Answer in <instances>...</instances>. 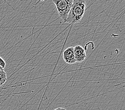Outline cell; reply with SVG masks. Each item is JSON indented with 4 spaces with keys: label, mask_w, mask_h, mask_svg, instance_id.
<instances>
[{
    "label": "cell",
    "mask_w": 125,
    "mask_h": 110,
    "mask_svg": "<svg viewBox=\"0 0 125 110\" xmlns=\"http://www.w3.org/2000/svg\"><path fill=\"white\" fill-rule=\"evenodd\" d=\"M86 10L85 1H73L72 7L64 22L77 23L81 21Z\"/></svg>",
    "instance_id": "1"
},
{
    "label": "cell",
    "mask_w": 125,
    "mask_h": 110,
    "mask_svg": "<svg viewBox=\"0 0 125 110\" xmlns=\"http://www.w3.org/2000/svg\"><path fill=\"white\" fill-rule=\"evenodd\" d=\"M73 1V0H53L59 16L64 22L69 14Z\"/></svg>",
    "instance_id": "2"
},
{
    "label": "cell",
    "mask_w": 125,
    "mask_h": 110,
    "mask_svg": "<svg viewBox=\"0 0 125 110\" xmlns=\"http://www.w3.org/2000/svg\"><path fill=\"white\" fill-rule=\"evenodd\" d=\"M73 52L76 62H82L86 58L85 50L81 46L77 45L74 47Z\"/></svg>",
    "instance_id": "3"
},
{
    "label": "cell",
    "mask_w": 125,
    "mask_h": 110,
    "mask_svg": "<svg viewBox=\"0 0 125 110\" xmlns=\"http://www.w3.org/2000/svg\"><path fill=\"white\" fill-rule=\"evenodd\" d=\"M63 58L65 62L68 64L76 63L74 57L73 47H69L64 50L63 52Z\"/></svg>",
    "instance_id": "4"
},
{
    "label": "cell",
    "mask_w": 125,
    "mask_h": 110,
    "mask_svg": "<svg viewBox=\"0 0 125 110\" xmlns=\"http://www.w3.org/2000/svg\"><path fill=\"white\" fill-rule=\"evenodd\" d=\"M7 79V73H5L4 69L0 71V86L3 85Z\"/></svg>",
    "instance_id": "5"
},
{
    "label": "cell",
    "mask_w": 125,
    "mask_h": 110,
    "mask_svg": "<svg viewBox=\"0 0 125 110\" xmlns=\"http://www.w3.org/2000/svg\"><path fill=\"white\" fill-rule=\"evenodd\" d=\"M6 66V62L4 60V59H3L2 57H0V66H1L2 68H5Z\"/></svg>",
    "instance_id": "6"
},
{
    "label": "cell",
    "mask_w": 125,
    "mask_h": 110,
    "mask_svg": "<svg viewBox=\"0 0 125 110\" xmlns=\"http://www.w3.org/2000/svg\"><path fill=\"white\" fill-rule=\"evenodd\" d=\"M65 109H64V108H57L56 109L54 110H65Z\"/></svg>",
    "instance_id": "7"
},
{
    "label": "cell",
    "mask_w": 125,
    "mask_h": 110,
    "mask_svg": "<svg viewBox=\"0 0 125 110\" xmlns=\"http://www.w3.org/2000/svg\"><path fill=\"white\" fill-rule=\"evenodd\" d=\"M2 69H3V68H2L1 66H0V71H1V70H2Z\"/></svg>",
    "instance_id": "8"
},
{
    "label": "cell",
    "mask_w": 125,
    "mask_h": 110,
    "mask_svg": "<svg viewBox=\"0 0 125 110\" xmlns=\"http://www.w3.org/2000/svg\"><path fill=\"white\" fill-rule=\"evenodd\" d=\"M65 110H66V109H65Z\"/></svg>",
    "instance_id": "9"
}]
</instances>
